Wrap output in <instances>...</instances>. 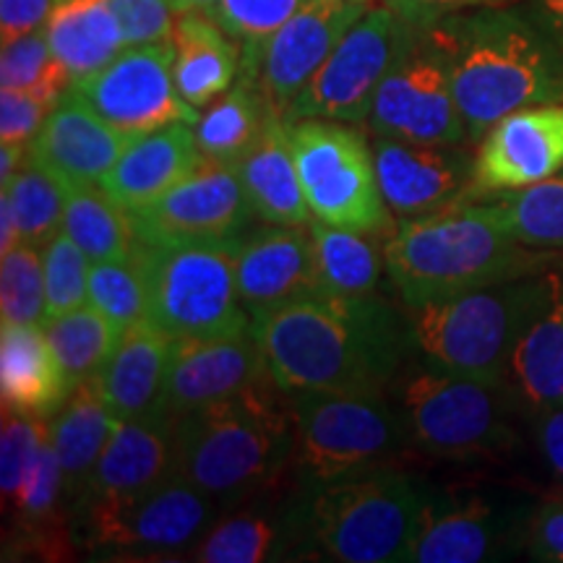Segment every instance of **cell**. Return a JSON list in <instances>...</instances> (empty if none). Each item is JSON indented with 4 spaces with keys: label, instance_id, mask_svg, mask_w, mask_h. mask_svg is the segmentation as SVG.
<instances>
[{
    "label": "cell",
    "instance_id": "obj_1",
    "mask_svg": "<svg viewBox=\"0 0 563 563\" xmlns=\"http://www.w3.org/2000/svg\"><path fill=\"white\" fill-rule=\"evenodd\" d=\"M272 382L298 391H384L412 350L410 319L378 295L319 292L251 323Z\"/></svg>",
    "mask_w": 563,
    "mask_h": 563
},
{
    "label": "cell",
    "instance_id": "obj_2",
    "mask_svg": "<svg viewBox=\"0 0 563 563\" xmlns=\"http://www.w3.org/2000/svg\"><path fill=\"white\" fill-rule=\"evenodd\" d=\"M431 26L449 55L470 141H481L511 112L563 102V55L530 9L485 5Z\"/></svg>",
    "mask_w": 563,
    "mask_h": 563
},
{
    "label": "cell",
    "instance_id": "obj_3",
    "mask_svg": "<svg viewBox=\"0 0 563 563\" xmlns=\"http://www.w3.org/2000/svg\"><path fill=\"white\" fill-rule=\"evenodd\" d=\"M386 272L407 308L540 274L548 251L511 235L493 201H454L402 220L384 241Z\"/></svg>",
    "mask_w": 563,
    "mask_h": 563
},
{
    "label": "cell",
    "instance_id": "obj_4",
    "mask_svg": "<svg viewBox=\"0 0 563 563\" xmlns=\"http://www.w3.org/2000/svg\"><path fill=\"white\" fill-rule=\"evenodd\" d=\"M290 399L272 378L173 420V475L235 506L290 473Z\"/></svg>",
    "mask_w": 563,
    "mask_h": 563
},
{
    "label": "cell",
    "instance_id": "obj_5",
    "mask_svg": "<svg viewBox=\"0 0 563 563\" xmlns=\"http://www.w3.org/2000/svg\"><path fill=\"white\" fill-rule=\"evenodd\" d=\"M553 274H527L410 311L412 350L433 368L506 384L511 355L551 295Z\"/></svg>",
    "mask_w": 563,
    "mask_h": 563
},
{
    "label": "cell",
    "instance_id": "obj_6",
    "mask_svg": "<svg viewBox=\"0 0 563 563\" xmlns=\"http://www.w3.org/2000/svg\"><path fill=\"white\" fill-rule=\"evenodd\" d=\"M426 501V488L386 467L298 493L311 553L342 563L407 561Z\"/></svg>",
    "mask_w": 563,
    "mask_h": 563
},
{
    "label": "cell",
    "instance_id": "obj_7",
    "mask_svg": "<svg viewBox=\"0 0 563 563\" xmlns=\"http://www.w3.org/2000/svg\"><path fill=\"white\" fill-rule=\"evenodd\" d=\"M287 399L298 493L382 470L410 443L402 415L384 391H298Z\"/></svg>",
    "mask_w": 563,
    "mask_h": 563
},
{
    "label": "cell",
    "instance_id": "obj_8",
    "mask_svg": "<svg viewBox=\"0 0 563 563\" xmlns=\"http://www.w3.org/2000/svg\"><path fill=\"white\" fill-rule=\"evenodd\" d=\"M235 243H141L136 256L150 290L146 319L173 340L251 332L253 319L238 292Z\"/></svg>",
    "mask_w": 563,
    "mask_h": 563
},
{
    "label": "cell",
    "instance_id": "obj_9",
    "mask_svg": "<svg viewBox=\"0 0 563 563\" xmlns=\"http://www.w3.org/2000/svg\"><path fill=\"white\" fill-rule=\"evenodd\" d=\"M391 389L410 443L426 454L473 460L509 452L517 443L506 420V384L426 365L399 371Z\"/></svg>",
    "mask_w": 563,
    "mask_h": 563
},
{
    "label": "cell",
    "instance_id": "obj_10",
    "mask_svg": "<svg viewBox=\"0 0 563 563\" xmlns=\"http://www.w3.org/2000/svg\"><path fill=\"white\" fill-rule=\"evenodd\" d=\"M287 136L316 220L386 241L394 230L391 209L365 133L352 123L300 118L287 121Z\"/></svg>",
    "mask_w": 563,
    "mask_h": 563
},
{
    "label": "cell",
    "instance_id": "obj_11",
    "mask_svg": "<svg viewBox=\"0 0 563 563\" xmlns=\"http://www.w3.org/2000/svg\"><path fill=\"white\" fill-rule=\"evenodd\" d=\"M368 129L373 136L415 144L460 146L470 141L456 104L449 55L431 24L410 21L399 53L373 97Z\"/></svg>",
    "mask_w": 563,
    "mask_h": 563
},
{
    "label": "cell",
    "instance_id": "obj_12",
    "mask_svg": "<svg viewBox=\"0 0 563 563\" xmlns=\"http://www.w3.org/2000/svg\"><path fill=\"white\" fill-rule=\"evenodd\" d=\"M214 504L188 481L167 475L152 488L121 501L89 506L70 519L87 551L110 553L112 559H162L199 543L214 522Z\"/></svg>",
    "mask_w": 563,
    "mask_h": 563
},
{
    "label": "cell",
    "instance_id": "obj_13",
    "mask_svg": "<svg viewBox=\"0 0 563 563\" xmlns=\"http://www.w3.org/2000/svg\"><path fill=\"white\" fill-rule=\"evenodd\" d=\"M407 21L389 0L373 3L340 40L319 74L308 81L287 110V121L323 118L352 125H368L373 97L382 87L394 55L402 45Z\"/></svg>",
    "mask_w": 563,
    "mask_h": 563
},
{
    "label": "cell",
    "instance_id": "obj_14",
    "mask_svg": "<svg viewBox=\"0 0 563 563\" xmlns=\"http://www.w3.org/2000/svg\"><path fill=\"white\" fill-rule=\"evenodd\" d=\"M251 217L238 165L203 157L173 188L131 211L136 238L146 245L235 243Z\"/></svg>",
    "mask_w": 563,
    "mask_h": 563
},
{
    "label": "cell",
    "instance_id": "obj_15",
    "mask_svg": "<svg viewBox=\"0 0 563 563\" xmlns=\"http://www.w3.org/2000/svg\"><path fill=\"white\" fill-rule=\"evenodd\" d=\"M173 40L133 45L95 76L74 81L104 121L129 136L170 123H196L199 110L180 97L173 76Z\"/></svg>",
    "mask_w": 563,
    "mask_h": 563
},
{
    "label": "cell",
    "instance_id": "obj_16",
    "mask_svg": "<svg viewBox=\"0 0 563 563\" xmlns=\"http://www.w3.org/2000/svg\"><path fill=\"white\" fill-rule=\"evenodd\" d=\"M368 9L361 0H308L262 47L243 53L241 70L256 79L274 115H287L350 26Z\"/></svg>",
    "mask_w": 563,
    "mask_h": 563
},
{
    "label": "cell",
    "instance_id": "obj_17",
    "mask_svg": "<svg viewBox=\"0 0 563 563\" xmlns=\"http://www.w3.org/2000/svg\"><path fill=\"white\" fill-rule=\"evenodd\" d=\"M563 170V102L532 104L498 121L477 141L470 199L543 183Z\"/></svg>",
    "mask_w": 563,
    "mask_h": 563
},
{
    "label": "cell",
    "instance_id": "obj_18",
    "mask_svg": "<svg viewBox=\"0 0 563 563\" xmlns=\"http://www.w3.org/2000/svg\"><path fill=\"white\" fill-rule=\"evenodd\" d=\"M460 146L415 144V141L376 136L378 186L394 217L431 214L449 203L470 199L475 180V157Z\"/></svg>",
    "mask_w": 563,
    "mask_h": 563
},
{
    "label": "cell",
    "instance_id": "obj_19",
    "mask_svg": "<svg viewBox=\"0 0 563 563\" xmlns=\"http://www.w3.org/2000/svg\"><path fill=\"white\" fill-rule=\"evenodd\" d=\"M238 292L251 319L285 302L327 292L316 269L313 238L306 228L269 224L245 230L235 243Z\"/></svg>",
    "mask_w": 563,
    "mask_h": 563
},
{
    "label": "cell",
    "instance_id": "obj_20",
    "mask_svg": "<svg viewBox=\"0 0 563 563\" xmlns=\"http://www.w3.org/2000/svg\"><path fill=\"white\" fill-rule=\"evenodd\" d=\"M266 378L272 376L253 332L175 340L162 410L175 420L199 407L235 397Z\"/></svg>",
    "mask_w": 563,
    "mask_h": 563
},
{
    "label": "cell",
    "instance_id": "obj_21",
    "mask_svg": "<svg viewBox=\"0 0 563 563\" xmlns=\"http://www.w3.org/2000/svg\"><path fill=\"white\" fill-rule=\"evenodd\" d=\"M131 139L129 133L104 121L79 91L68 87L26 146V159L66 183L100 186Z\"/></svg>",
    "mask_w": 563,
    "mask_h": 563
},
{
    "label": "cell",
    "instance_id": "obj_22",
    "mask_svg": "<svg viewBox=\"0 0 563 563\" xmlns=\"http://www.w3.org/2000/svg\"><path fill=\"white\" fill-rule=\"evenodd\" d=\"M522 522L511 509L483 498L428 493L418 538L407 553L412 563H481L498 559L519 538Z\"/></svg>",
    "mask_w": 563,
    "mask_h": 563
},
{
    "label": "cell",
    "instance_id": "obj_23",
    "mask_svg": "<svg viewBox=\"0 0 563 563\" xmlns=\"http://www.w3.org/2000/svg\"><path fill=\"white\" fill-rule=\"evenodd\" d=\"M173 475V418L165 412L118 420L89 483L68 514L141 493Z\"/></svg>",
    "mask_w": 563,
    "mask_h": 563
},
{
    "label": "cell",
    "instance_id": "obj_24",
    "mask_svg": "<svg viewBox=\"0 0 563 563\" xmlns=\"http://www.w3.org/2000/svg\"><path fill=\"white\" fill-rule=\"evenodd\" d=\"M173 336H167L150 319L125 329L95 378L115 420H136L165 412L167 373H170Z\"/></svg>",
    "mask_w": 563,
    "mask_h": 563
},
{
    "label": "cell",
    "instance_id": "obj_25",
    "mask_svg": "<svg viewBox=\"0 0 563 563\" xmlns=\"http://www.w3.org/2000/svg\"><path fill=\"white\" fill-rule=\"evenodd\" d=\"M201 162L194 123H170L139 133L100 186L123 209H141L186 178Z\"/></svg>",
    "mask_w": 563,
    "mask_h": 563
},
{
    "label": "cell",
    "instance_id": "obj_26",
    "mask_svg": "<svg viewBox=\"0 0 563 563\" xmlns=\"http://www.w3.org/2000/svg\"><path fill=\"white\" fill-rule=\"evenodd\" d=\"M188 559L199 563H264L311 553L298 498L282 509H245L211 522Z\"/></svg>",
    "mask_w": 563,
    "mask_h": 563
},
{
    "label": "cell",
    "instance_id": "obj_27",
    "mask_svg": "<svg viewBox=\"0 0 563 563\" xmlns=\"http://www.w3.org/2000/svg\"><path fill=\"white\" fill-rule=\"evenodd\" d=\"M70 386L47 334L34 323H3L0 332V397L3 412L53 418Z\"/></svg>",
    "mask_w": 563,
    "mask_h": 563
},
{
    "label": "cell",
    "instance_id": "obj_28",
    "mask_svg": "<svg viewBox=\"0 0 563 563\" xmlns=\"http://www.w3.org/2000/svg\"><path fill=\"white\" fill-rule=\"evenodd\" d=\"M173 51L175 87L196 110L209 108L241 76L243 47L201 11L178 13Z\"/></svg>",
    "mask_w": 563,
    "mask_h": 563
},
{
    "label": "cell",
    "instance_id": "obj_29",
    "mask_svg": "<svg viewBox=\"0 0 563 563\" xmlns=\"http://www.w3.org/2000/svg\"><path fill=\"white\" fill-rule=\"evenodd\" d=\"M238 175L249 196L253 217L269 224L306 228L311 222L306 194H302L298 165H295L287 118H274L262 139L238 162Z\"/></svg>",
    "mask_w": 563,
    "mask_h": 563
},
{
    "label": "cell",
    "instance_id": "obj_30",
    "mask_svg": "<svg viewBox=\"0 0 563 563\" xmlns=\"http://www.w3.org/2000/svg\"><path fill=\"white\" fill-rule=\"evenodd\" d=\"M115 415L104 405L100 386L95 378L74 386L53 418H47L51 443L63 470V504L66 511L74 509L79 496L87 488L91 470L108 446Z\"/></svg>",
    "mask_w": 563,
    "mask_h": 563
},
{
    "label": "cell",
    "instance_id": "obj_31",
    "mask_svg": "<svg viewBox=\"0 0 563 563\" xmlns=\"http://www.w3.org/2000/svg\"><path fill=\"white\" fill-rule=\"evenodd\" d=\"M506 386L527 412L563 402V277L553 274L551 295L514 350Z\"/></svg>",
    "mask_w": 563,
    "mask_h": 563
},
{
    "label": "cell",
    "instance_id": "obj_32",
    "mask_svg": "<svg viewBox=\"0 0 563 563\" xmlns=\"http://www.w3.org/2000/svg\"><path fill=\"white\" fill-rule=\"evenodd\" d=\"M42 30L70 84L95 76L129 47L110 0H55Z\"/></svg>",
    "mask_w": 563,
    "mask_h": 563
},
{
    "label": "cell",
    "instance_id": "obj_33",
    "mask_svg": "<svg viewBox=\"0 0 563 563\" xmlns=\"http://www.w3.org/2000/svg\"><path fill=\"white\" fill-rule=\"evenodd\" d=\"M274 118L277 115L266 104L256 79L249 70H241L238 81L194 123L201 157L238 165Z\"/></svg>",
    "mask_w": 563,
    "mask_h": 563
},
{
    "label": "cell",
    "instance_id": "obj_34",
    "mask_svg": "<svg viewBox=\"0 0 563 563\" xmlns=\"http://www.w3.org/2000/svg\"><path fill=\"white\" fill-rule=\"evenodd\" d=\"M63 230L91 264L131 262L141 245L131 211L123 209L102 186L95 188L91 183H68Z\"/></svg>",
    "mask_w": 563,
    "mask_h": 563
},
{
    "label": "cell",
    "instance_id": "obj_35",
    "mask_svg": "<svg viewBox=\"0 0 563 563\" xmlns=\"http://www.w3.org/2000/svg\"><path fill=\"white\" fill-rule=\"evenodd\" d=\"M308 230L313 238L316 269H319L323 290L334 295L376 292L386 266L384 245L378 249L376 241H384V238L336 228L316 217L308 222Z\"/></svg>",
    "mask_w": 563,
    "mask_h": 563
},
{
    "label": "cell",
    "instance_id": "obj_36",
    "mask_svg": "<svg viewBox=\"0 0 563 563\" xmlns=\"http://www.w3.org/2000/svg\"><path fill=\"white\" fill-rule=\"evenodd\" d=\"M42 329L70 389L100 376L121 340V332L89 302L70 313L47 319Z\"/></svg>",
    "mask_w": 563,
    "mask_h": 563
},
{
    "label": "cell",
    "instance_id": "obj_37",
    "mask_svg": "<svg viewBox=\"0 0 563 563\" xmlns=\"http://www.w3.org/2000/svg\"><path fill=\"white\" fill-rule=\"evenodd\" d=\"M493 207L522 245L538 251L563 249V170L519 191L496 194Z\"/></svg>",
    "mask_w": 563,
    "mask_h": 563
},
{
    "label": "cell",
    "instance_id": "obj_38",
    "mask_svg": "<svg viewBox=\"0 0 563 563\" xmlns=\"http://www.w3.org/2000/svg\"><path fill=\"white\" fill-rule=\"evenodd\" d=\"M3 191L11 196L16 211L21 243L45 249L63 230L68 183L26 159V165L5 183Z\"/></svg>",
    "mask_w": 563,
    "mask_h": 563
},
{
    "label": "cell",
    "instance_id": "obj_39",
    "mask_svg": "<svg viewBox=\"0 0 563 563\" xmlns=\"http://www.w3.org/2000/svg\"><path fill=\"white\" fill-rule=\"evenodd\" d=\"M89 306L97 308L118 332L146 319L150 290L139 256L131 262H95L89 266Z\"/></svg>",
    "mask_w": 563,
    "mask_h": 563
},
{
    "label": "cell",
    "instance_id": "obj_40",
    "mask_svg": "<svg viewBox=\"0 0 563 563\" xmlns=\"http://www.w3.org/2000/svg\"><path fill=\"white\" fill-rule=\"evenodd\" d=\"M70 87L68 74L55 60L45 30H34L3 42L0 53V89H21L58 102Z\"/></svg>",
    "mask_w": 563,
    "mask_h": 563
},
{
    "label": "cell",
    "instance_id": "obj_41",
    "mask_svg": "<svg viewBox=\"0 0 563 563\" xmlns=\"http://www.w3.org/2000/svg\"><path fill=\"white\" fill-rule=\"evenodd\" d=\"M0 313H3V323L45 327L47 292L42 249L19 243L9 253H3V264H0Z\"/></svg>",
    "mask_w": 563,
    "mask_h": 563
},
{
    "label": "cell",
    "instance_id": "obj_42",
    "mask_svg": "<svg viewBox=\"0 0 563 563\" xmlns=\"http://www.w3.org/2000/svg\"><path fill=\"white\" fill-rule=\"evenodd\" d=\"M47 292V319L70 313L89 302V266L84 251L70 241L66 230H60L51 243L42 249Z\"/></svg>",
    "mask_w": 563,
    "mask_h": 563
},
{
    "label": "cell",
    "instance_id": "obj_43",
    "mask_svg": "<svg viewBox=\"0 0 563 563\" xmlns=\"http://www.w3.org/2000/svg\"><path fill=\"white\" fill-rule=\"evenodd\" d=\"M308 0H220L211 19L230 34L243 53L256 51L285 26Z\"/></svg>",
    "mask_w": 563,
    "mask_h": 563
},
{
    "label": "cell",
    "instance_id": "obj_44",
    "mask_svg": "<svg viewBox=\"0 0 563 563\" xmlns=\"http://www.w3.org/2000/svg\"><path fill=\"white\" fill-rule=\"evenodd\" d=\"M51 439V428L45 418H30V415L3 412V433H0V488L9 501L19 485L24 483L26 473Z\"/></svg>",
    "mask_w": 563,
    "mask_h": 563
},
{
    "label": "cell",
    "instance_id": "obj_45",
    "mask_svg": "<svg viewBox=\"0 0 563 563\" xmlns=\"http://www.w3.org/2000/svg\"><path fill=\"white\" fill-rule=\"evenodd\" d=\"M110 5L118 21H121L129 47L173 40L178 13L165 0H110Z\"/></svg>",
    "mask_w": 563,
    "mask_h": 563
},
{
    "label": "cell",
    "instance_id": "obj_46",
    "mask_svg": "<svg viewBox=\"0 0 563 563\" xmlns=\"http://www.w3.org/2000/svg\"><path fill=\"white\" fill-rule=\"evenodd\" d=\"M55 104L58 102L51 97L34 95V91L0 89V136L11 144L30 146Z\"/></svg>",
    "mask_w": 563,
    "mask_h": 563
},
{
    "label": "cell",
    "instance_id": "obj_47",
    "mask_svg": "<svg viewBox=\"0 0 563 563\" xmlns=\"http://www.w3.org/2000/svg\"><path fill=\"white\" fill-rule=\"evenodd\" d=\"M527 545L538 561L563 563V501H548L527 519Z\"/></svg>",
    "mask_w": 563,
    "mask_h": 563
},
{
    "label": "cell",
    "instance_id": "obj_48",
    "mask_svg": "<svg viewBox=\"0 0 563 563\" xmlns=\"http://www.w3.org/2000/svg\"><path fill=\"white\" fill-rule=\"evenodd\" d=\"M55 0H0V32L3 42L42 30Z\"/></svg>",
    "mask_w": 563,
    "mask_h": 563
},
{
    "label": "cell",
    "instance_id": "obj_49",
    "mask_svg": "<svg viewBox=\"0 0 563 563\" xmlns=\"http://www.w3.org/2000/svg\"><path fill=\"white\" fill-rule=\"evenodd\" d=\"M389 3L415 24H435L449 13L485 9V5H506L511 0H389Z\"/></svg>",
    "mask_w": 563,
    "mask_h": 563
},
{
    "label": "cell",
    "instance_id": "obj_50",
    "mask_svg": "<svg viewBox=\"0 0 563 563\" xmlns=\"http://www.w3.org/2000/svg\"><path fill=\"white\" fill-rule=\"evenodd\" d=\"M538 426V446L548 464V470L563 481V402L548 407V410L534 415Z\"/></svg>",
    "mask_w": 563,
    "mask_h": 563
},
{
    "label": "cell",
    "instance_id": "obj_51",
    "mask_svg": "<svg viewBox=\"0 0 563 563\" xmlns=\"http://www.w3.org/2000/svg\"><path fill=\"white\" fill-rule=\"evenodd\" d=\"M532 16L543 26V32L551 37L555 51L563 55V0H534Z\"/></svg>",
    "mask_w": 563,
    "mask_h": 563
},
{
    "label": "cell",
    "instance_id": "obj_52",
    "mask_svg": "<svg viewBox=\"0 0 563 563\" xmlns=\"http://www.w3.org/2000/svg\"><path fill=\"white\" fill-rule=\"evenodd\" d=\"M19 243H21V235H19L16 211H13L11 196L3 191V196H0V251L9 253L13 245Z\"/></svg>",
    "mask_w": 563,
    "mask_h": 563
},
{
    "label": "cell",
    "instance_id": "obj_53",
    "mask_svg": "<svg viewBox=\"0 0 563 563\" xmlns=\"http://www.w3.org/2000/svg\"><path fill=\"white\" fill-rule=\"evenodd\" d=\"M24 165H26V146L3 141V146H0V183L5 186V183H9Z\"/></svg>",
    "mask_w": 563,
    "mask_h": 563
},
{
    "label": "cell",
    "instance_id": "obj_54",
    "mask_svg": "<svg viewBox=\"0 0 563 563\" xmlns=\"http://www.w3.org/2000/svg\"><path fill=\"white\" fill-rule=\"evenodd\" d=\"M217 3H220V0H188V11H201L207 13V16H211V11L217 9Z\"/></svg>",
    "mask_w": 563,
    "mask_h": 563
},
{
    "label": "cell",
    "instance_id": "obj_55",
    "mask_svg": "<svg viewBox=\"0 0 563 563\" xmlns=\"http://www.w3.org/2000/svg\"><path fill=\"white\" fill-rule=\"evenodd\" d=\"M165 3L170 5L175 13H186L188 11V0H165Z\"/></svg>",
    "mask_w": 563,
    "mask_h": 563
},
{
    "label": "cell",
    "instance_id": "obj_56",
    "mask_svg": "<svg viewBox=\"0 0 563 563\" xmlns=\"http://www.w3.org/2000/svg\"><path fill=\"white\" fill-rule=\"evenodd\" d=\"M361 3H368V5H373V3H382V0H361Z\"/></svg>",
    "mask_w": 563,
    "mask_h": 563
}]
</instances>
